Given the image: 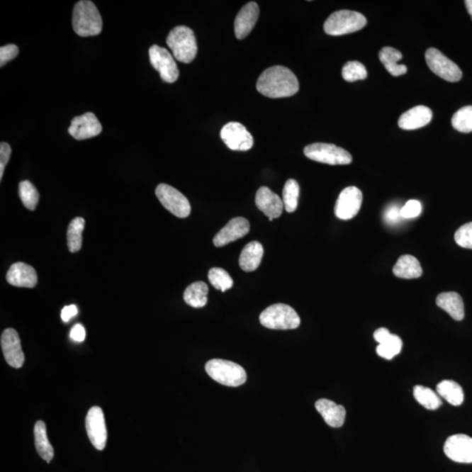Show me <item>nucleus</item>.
<instances>
[{
	"label": "nucleus",
	"mask_w": 472,
	"mask_h": 472,
	"mask_svg": "<svg viewBox=\"0 0 472 472\" xmlns=\"http://www.w3.org/2000/svg\"><path fill=\"white\" fill-rule=\"evenodd\" d=\"M257 89L269 99H283L296 95L299 91L297 77L283 66L269 67L258 78Z\"/></svg>",
	"instance_id": "obj_1"
},
{
	"label": "nucleus",
	"mask_w": 472,
	"mask_h": 472,
	"mask_svg": "<svg viewBox=\"0 0 472 472\" xmlns=\"http://www.w3.org/2000/svg\"><path fill=\"white\" fill-rule=\"evenodd\" d=\"M72 26L79 36L100 35L103 30V20L95 4L89 0L77 2L74 7Z\"/></svg>",
	"instance_id": "obj_2"
},
{
	"label": "nucleus",
	"mask_w": 472,
	"mask_h": 472,
	"mask_svg": "<svg viewBox=\"0 0 472 472\" xmlns=\"http://www.w3.org/2000/svg\"><path fill=\"white\" fill-rule=\"evenodd\" d=\"M167 43L174 58L183 63H190L196 57L198 47L193 30L186 26H176L167 36Z\"/></svg>",
	"instance_id": "obj_3"
},
{
	"label": "nucleus",
	"mask_w": 472,
	"mask_h": 472,
	"mask_svg": "<svg viewBox=\"0 0 472 472\" xmlns=\"http://www.w3.org/2000/svg\"><path fill=\"white\" fill-rule=\"evenodd\" d=\"M206 372L213 381L227 387H239L247 381V373L242 366L225 359H211L206 364Z\"/></svg>",
	"instance_id": "obj_4"
},
{
	"label": "nucleus",
	"mask_w": 472,
	"mask_h": 472,
	"mask_svg": "<svg viewBox=\"0 0 472 472\" xmlns=\"http://www.w3.org/2000/svg\"><path fill=\"white\" fill-rule=\"evenodd\" d=\"M366 25V18L354 11L340 10L330 15L324 30L329 35L339 36L359 31Z\"/></svg>",
	"instance_id": "obj_5"
},
{
	"label": "nucleus",
	"mask_w": 472,
	"mask_h": 472,
	"mask_svg": "<svg viewBox=\"0 0 472 472\" xmlns=\"http://www.w3.org/2000/svg\"><path fill=\"white\" fill-rule=\"evenodd\" d=\"M264 327L272 330H293L300 325V318L290 305L276 303L266 308L259 317Z\"/></svg>",
	"instance_id": "obj_6"
},
{
	"label": "nucleus",
	"mask_w": 472,
	"mask_h": 472,
	"mask_svg": "<svg viewBox=\"0 0 472 472\" xmlns=\"http://www.w3.org/2000/svg\"><path fill=\"white\" fill-rule=\"evenodd\" d=\"M303 153L308 159L317 162L337 166V164H349L353 157L346 150L335 145L315 143L307 145Z\"/></svg>",
	"instance_id": "obj_7"
},
{
	"label": "nucleus",
	"mask_w": 472,
	"mask_h": 472,
	"mask_svg": "<svg viewBox=\"0 0 472 472\" xmlns=\"http://www.w3.org/2000/svg\"><path fill=\"white\" fill-rule=\"evenodd\" d=\"M163 207L179 218H186L191 213V205L185 196L174 187L167 184H160L155 191Z\"/></svg>",
	"instance_id": "obj_8"
},
{
	"label": "nucleus",
	"mask_w": 472,
	"mask_h": 472,
	"mask_svg": "<svg viewBox=\"0 0 472 472\" xmlns=\"http://www.w3.org/2000/svg\"><path fill=\"white\" fill-rule=\"evenodd\" d=\"M425 59L430 70L445 81L456 82L463 77L459 67L437 48H429L425 52Z\"/></svg>",
	"instance_id": "obj_9"
},
{
	"label": "nucleus",
	"mask_w": 472,
	"mask_h": 472,
	"mask_svg": "<svg viewBox=\"0 0 472 472\" xmlns=\"http://www.w3.org/2000/svg\"><path fill=\"white\" fill-rule=\"evenodd\" d=\"M150 62L159 73L163 82L174 84L178 80L179 71L175 60L166 48L153 45L149 50Z\"/></svg>",
	"instance_id": "obj_10"
},
{
	"label": "nucleus",
	"mask_w": 472,
	"mask_h": 472,
	"mask_svg": "<svg viewBox=\"0 0 472 472\" xmlns=\"http://www.w3.org/2000/svg\"><path fill=\"white\" fill-rule=\"evenodd\" d=\"M220 137L232 151H249L254 145L252 135L245 125L237 122H230L220 130Z\"/></svg>",
	"instance_id": "obj_11"
},
{
	"label": "nucleus",
	"mask_w": 472,
	"mask_h": 472,
	"mask_svg": "<svg viewBox=\"0 0 472 472\" xmlns=\"http://www.w3.org/2000/svg\"><path fill=\"white\" fill-rule=\"evenodd\" d=\"M363 201L361 191L356 186H349L340 193L337 200L335 212L340 220L353 219L361 210Z\"/></svg>",
	"instance_id": "obj_12"
},
{
	"label": "nucleus",
	"mask_w": 472,
	"mask_h": 472,
	"mask_svg": "<svg viewBox=\"0 0 472 472\" xmlns=\"http://www.w3.org/2000/svg\"><path fill=\"white\" fill-rule=\"evenodd\" d=\"M86 430L94 447L103 451L107 443V428L102 408L93 407L86 417Z\"/></svg>",
	"instance_id": "obj_13"
},
{
	"label": "nucleus",
	"mask_w": 472,
	"mask_h": 472,
	"mask_svg": "<svg viewBox=\"0 0 472 472\" xmlns=\"http://www.w3.org/2000/svg\"><path fill=\"white\" fill-rule=\"evenodd\" d=\"M444 451L449 459L456 463H472V438L467 434H453L446 440Z\"/></svg>",
	"instance_id": "obj_14"
},
{
	"label": "nucleus",
	"mask_w": 472,
	"mask_h": 472,
	"mask_svg": "<svg viewBox=\"0 0 472 472\" xmlns=\"http://www.w3.org/2000/svg\"><path fill=\"white\" fill-rule=\"evenodd\" d=\"M102 130V125L96 116L91 112H87L72 119L69 133L74 140H84L99 136Z\"/></svg>",
	"instance_id": "obj_15"
},
{
	"label": "nucleus",
	"mask_w": 472,
	"mask_h": 472,
	"mask_svg": "<svg viewBox=\"0 0 472 472\" xmlns=\"http://www.w3.org/2000/svg\"><path fill=\"white\" fill-rule=\"evenodd\" d=\"M1 347L9 365L13 369H21L24 364L25 355L22 351L20 336L13 328H7L1 335Z\"/></svg>",
	"instance_id": "obj_16"
},
{
	"label": "nucleus",
	"mask_w": 472,
	"mask_h": 472,
	"mask_svg": "<svg viewBox=\"0 0 472 472\" xmlns=\"http://www.w3.org/2000/svg\"><path fill=\"white\" fill-rule=\"evenodd\" d=\"M250 230L249 220L243 217H236L227 223L226 226L223 227L219 231V233L213 238V245L215 247H223L228 243L237 241V240L245 237Z\"/></svg>",
	"instance_id": "obj_17"
},
{
	"label": "nucleus",
	"mask_w": 472,
	"mask_h": 472,
	"mask_svg": "<svg viewBox=\"0 0 472 472\" xmlns=\"http://www.w3.org/2000/svg\"><path fill=\"white\" fill-rule=\"evenodd\" d=\"M260 10L256 2H249L242 7L235 21L236 38L242 40L248 36L256 26Z\"/></svg>",
	"instance_id": "obj_18"
},
{
	"label": "nucleus",
	"mask_w": 472,
	"mask_h": 472,
	"mask_svg": "<svg viewBox=\"0 0 472 472\" xmlns=\"http://www.w3.org/2000/svg\"><path fill=\"white\" fill-rule=\"evenodd\" d=\"M256 205L266 216L269 217L271 222L282 215L284 208L282 198L266 186H262L258 189Z\"/></svg>",
	"instance_id": "obj_19"
},
{
	"label": "nucleus",
	"mask_w": 472,
	"mask_h": 472,
	"mask_svg": "<svg viewBox=\"0 0 472 472\" xmlns=\"http://www.w3.org/2000/svg\"><path fill=\"white\" fill-rule=\"evenodd\" d=\"M6 281L11 286L33 288L38 283L35 269L25 262H16L11 266L6 274Z\"/></svg>",
	"instance_id": "obj_20"
},
{
	"label": "nucleus",
	"mask_w": 472,
	"mask_h": 472,
	"mask_svg": "<svg viewBox=\"0 0 472 472\" xmlns=\"http://www.w3.org/2000/svg\"><path fill=\"white\" fill-rule=\"evenodd\" d=\"M432 117L433 113L429 108L419 105L400 116L398 125L403 130H417L429 125Z\"/></svg>",
	"instance_id": "obj_21"
},
{
	"label": "nucleus",
	"mask_w": 472,
	"mask_h": 472,
	"mask_svg": "<svg viewBox=\"0 0 472 472\" xmlns=\"http://www.w3.org/2000/svg\"><path fill=\"white\" fill-rule=\"evenodd\" d=\"M315 407L330 427L340 428L343 426L347 411L342 405H338L331 400L320 399L315 403Z\"/></svg>",
	"instance_id": "obj_22"
},
{
	"label": "nucleus",
	"mask_w": 472,
	"mask_h": 472,
	"mask_svg": "<svg viewBox=\"0 0 472 472\" xmlns=\"http://www.w3.org/2000/svg\"><path fill=\"white\" fill-rule=\"evenodd\" d=\"M437 305L445 310L453 320L461 321L464 318V305L462 297L456 292H444L437 296Z\"/></svg>",
	"instance_id": "obj_23"
},
{
	"label": "nucleus",
	"mask_w": 472,
	"mask_h": 472,
	"mask_svg": "<svg viewBox=\"0 0 472 472\" xmlns=\"http://www.w3.org/2000/svg\"><path fill=\"white\" fill-rule=\"evenodd\" d=\"M264 247L258 242L248 243L242 249L239 258L240 267L246 272L257 271L264 257Z\"/></svg>",
	"instance_id": "obj_24"
},
{
	"label": "nucleus",
	"mask_w": 472,
	"mask_h": 472,
	"mask_svg": "<svg viewBox=\"0 0 472 472\" xmlns=\"http://www.w3.org/2000/svg\"><path fill=\"white\" fill-rule=\"evenodd\" d=\"M393 275L399 279H415L422 275V269L419 261L410 254L402 256L393 269Z\"/></svg>",
	"instance_id": "obj_25"
},
{
	"label": "nucleus",
	"mask_w": 472,
	"mask_h": 472,
	"mask_svg": "<svg viewBox=\"0 0 472 472\" xmlns=\"http://www.w3.org/2000/svg\"><path fill=\"white\" fill-rule=\"evenodd\" d=\"M379 58L386 69L393 77H400L407 73V67L400 64L399 62L403 58L402 52L390 47L382 48L379 52Z\"/></svg>",
	"instance_id": "obj_26"
},
{
	"label": "nucleus",
	"mask_w": 472,
	"mask_h": 472,
	"mask_svg": "<svg viewBox=\"0 0 472 472\" xmlns=\"http://www.w3.org/2000/svg\"><path fill=\"white\" fill-rule=\"evenodd\" d=\"M208 286L204 282L190 284L184 292V300L193 308H201L208 303Z\"/></svg>",
	"instance_id": "obj_27"
},
{
	"label": "nucleus",
	"mask_w": 472,
	"mask_h": 472,
	"mask_svg": "<svg viewBox=\"0 0 472 472\" xmlns=\"http://www.w3.org/2000/svg\"><path fill=\"white\" fill-rule=\"evenodd\" d=\"M35 442L37 452L40 458L50 463L54 458V449L47 438V427L43 421H38L35 426Z\"/></svg>",
	"instance_id": "obj_28"
},
{
	"label": "nucleus",
	"mask_w": 472,
	"mask_h": 472,
	"mask_svg": "<svg viewBox=\"0 0 472 472\" xmlns=\"http://www.w3.org/2000/svg\"><path fill=\"white\" fill-rule=\"evenodd\" d=\"M437 393L453 406H459L463 403V388L455 381L448 380L441 381L437 386Z\"/></svg>",
	"instance_id": "obj_29"
},
{
	"label": "nucleus",
	"mask_w": 472,
	"mask_h": 472,
	"mask_svg": "<svg viewBox=\"0 0 472 472\" xmlns=\"http://www.w3.org/2000/svg\"><path fill=\"white\" fill-rule=\"evenodd\" d=\"M84 226L85 220L82 217H77L71 220L67 232V247L71 253L78 252L82 249Z\"/></svg>",
	"instance_id": "obj_30"
},
{
	"label": "nucleus",
	"mask_w": 472,
	"mask_h": 472,
	"mask_svg": "<svg viewBox=\"0 0 472 472\" xmlns=\"http://www.w3.org/2000/svg\"><path fill=\"white\" fill-rule=\"evenodd\" d=\"M413 393L415 399L427 410H436L442 405L440 396L432 389L418 385L414 388Z\"/></svg>",
	"instance_id": "obj_31"
},
{
	"label": "nucleus",
	"mask_w": 472,
	"mask_h": 472,
	"mask_svg": "<svg viewBox=\"0 0 472 472\" xmlns=\"http://www.w3.org/2000/svg\"><path fill=\"white\" fill-rule=\"evenodd\" d=\"M18 196H20L22 203L31 211L35 210L39 203L40 193L36 187L29 181H24L18 185Z\"/></svg>",
	"instance_id": "obj_32"
},
{
	"label": "nucleus",
	"mask_w": 472,
	"mask_h": 472,
	"mask_svg": "<svg viewBox=\"0 0 472 472\" xmlns=\"http://www.w3.org/2000/svg\"><path fill=\"white\" fill-rule=\"evenodd\" d=\"M403 348V340L399 336L390 335L383 342L379 344L376 352L380 357L385 359H392L395 356L399 354Z\"/></svg>",
	"instance_id": "obj_33"
},
{
	"label": "nucleus",
	"mask_w": 472,
	"mask_h": 472,
	"mask_svg": "<svg viewBox=\"0 0 472 472\" xmlns=\"http://www.w3.org/2000/svg\"><path fill=\"white\" fill-rule=\"evenodd\" d=\"M299 185L295 179H288L283 190V207L288 213H293L298 208L299 198Z\"/></svg>",
	"instance_id": "obj_34"
},
{
	"label": "nucleus",
	"mask_w": 472,
	"mask_h": 472,
	"mask_svg": "<svg viewBox=\"0 0 472 472\" xmlns=\"http://www.w3.org/2000/svg\"><path fill=\"white\" fill-rule=\"evenodd\" d=\"M453 128L463 133H472V106L461 108L453 115Z\"/></svg>",
	"instance_id": "obj_35"
},
{
	"label": "nucleus",
	"mask_w": 472,
	"mask_h": 472,
	"mask_svg": "<svg viewBox=\"0 0 472 472\" xmlns=\"http://www.w3.org/2000/svg\"><path fill=\"white\" fill-rule=\"evenodd\" d=\"M208 280L216 290L225 292L233 287V279L222 268H213L208 272Z\"/></svg>",
	"instance_id": "obj_36"
},
{
	"label": "nucleus",
	"mask_w": 472,
	"mask_h": 472,
	"mask_svg": "<svg viewBox=\"0 0 472 472\" xmlns=\"http://www.w3.org/2000/svg\"><path fill=\"white\" fill-rule=\"evenodd\" d=\"M342 77L344 81L349 82L364 80L367 77V71L361 62H348L343 67Z\"/></svg>",
	"instance_id": "obj_37"
},
{
	"label": "nucleus",
	"mask_w": 472,
	"mask_h": 472,
	"mask_svg": "<svg viewBox=\"0 0 472 472\" xmlns=\"http://www.w3.org/2000/svg\"><path fill=\"white\" fill-rule=\"evenodd\" d=\"M455 241L462 248L472 249V223L464 224L456 230Z\"/></svg>",
	"instance_id": "obj_38"
},
{
	"label": "nucleus",
	"mask_w": 472,
	"mask_h": 472,
	"mask_svg": "<svg viewBox=\"0 0 472 472\" xmlns=\"http://www.w3.org/2000/svg\"><path fill=\"white\" fill-rule=\"evenodd\" d=\"M422 212L421 202L417 200H410L400 208V216L403 219L415 218L420 215Z\"/></svg>",
	"instance_id": "obj_39"
},
{
	"label": "nucleus",
	"mask_w": 472,
	"mask_h": 472,
	"mask_svg": "<svg viewBox=\"0 0 472 472\" xmlns=\"http://www.w3.org/2000/svg\"><path fill=\"white\" fill-rule=\"evenodd\" d=\"M18 47L16 45L9 44L0 47V67H4L7 62L16 58L18 55Z\"/></svg>",
	"instance_id": "obj_40"
},
{
	"label": "nucleus",
	"mask_w": 472,
	"mask_h": 472,
	"mask_svg": "<svg viewBox=\"0 0 472 472\" xmlns=\"http://www.w3.org/2000/svg\"><path fill=\"white\" fill-rule=\"evenodd\" d=\"M11 154H12V148H11L9 144L2 142L0 144V181H2L4 172H5Z\"/></svg>",
	"instance_id": "obj_41"
},
{
	"label": "nucleus",
	"mask_w": 472,
	"mask_h": 472,
	"mask_svg": "<svg viewBox=\"0 0 472 472\" xmlns=\"http://www.w3.org/2000/svg\"><path fill=\"white\" fill-rule=\"evenodd\" d=\"M384 220L385 222L393 225L396 224L400 222V220L403 218L400 216V208L398 205H392L390 207L386 209L384 213Z\"/></svg>",
	"instance_id": "obj_42"
},
{
	"label": "nucleus",
	"mask_w": 472,
	"mask_h": 472,
	"mask_svg": "<svg viewBox=\"0 0 472 472\" xmlns=\"http://www.w3.org/2000/svg\"><path fill=\"white\" fill-rule=\"evenodd\" d=\"M70 338L77 342H82L86 338V331L82 325L77 324L71 330Z\"/></svg>",
	"instance_id": "obj_43"
},
{
	"label": "nucleus",
	"mask_w": 472,
	"mask_h": 472,
	"mask_svg": "<svg viewBox=\"0 0 472 472\" xmlns=\"http://www.w3.org/2000/svg\"><path fill=\"white\" fill-rule=\"evenodd\" d=\"M77 313L78 310L76 305L65 306L62 310V320L64 322H69L71 318L77 316Z\"/></svg>",
	"instance_id": "obj_44"
},
{
	"label": "nucleus",
	"mask_w": 472,
	"mask_h": 472,
	"mask_svg": "<svg viewBox=\"0 0 472 472\" xmlns=\"http://www.w3.org/2000/svg\"><path fill=\"white\" fill-rule=\"evenodd\" d=\"M390 332L388 331L387 328H380L376 330L373 333V338L377 341L378 343L381 344L390 335Z\"/></svg>",
	"instance_id": "obj_45"
},
{
	"label": "nucleus",
	"mask_w": 472,
	"mask_h": 472,
	"mask_svg": "<svg viewBox=\"0 0 472 472\" xmlns=\"http://www.w3.org/2000/svg\"><path fill=\"white\" fill-rule=\"evenodd\" d=\"M464 3H466L468 13H469L472 18V0H466Z\"/></svg>",
	"instance_id": "obj_46"
}]
</instances>
